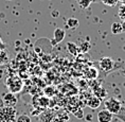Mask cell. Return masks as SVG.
<instances>
[{
  "mask_svg": "<svg viewBox=\"0 0 125 122\" xmlns=\"http://www.w3.org/2000/svg\"><path fill=\"white\" fill-rule=\"evenodd\" d=\"M16 107L4 106L2 109H0V122H14L16 120Z\"/></svg>",
  "mask_w": 125,
  "mask_h": 122,
  "instance_id": "cell-1",
  "label": "cell"
},
{
  "mask_svg": "<svg viewBox=\"0 0 125 122\" xmlns=\"http://www.w3.org/2000/svg\"><path fill=\"white\" fill-rule=\"evenodd\" d=\"M104 105H105V109H107V111L109 112H111L112 115L118 114L119 111H120L121 107H122L121 101H119V100L115 99V98L106 99L105 102H104Z\"/></svg>",
  "mask_w": 125,
  "mask_h": 122,
  "instance_id": "cell-2",
  "label": "cell"
},
{
  "mask_svg": "<svg viewBox=\"0 0 125 122\" xmlns=\"http://www.w3.org/2000/svg\"><path fill=\"white\" fill-rule=\"evenodd\" d=\"M7 86L10 89V92L17 93L22 88V81L17 77H11L7 80Z\"/></svg>",
  "mask_w": 125,
  "mask_h": 122,
  "instance_id": "cell-3",
  "label": "cell"
},
{
  "mask_svg": "<svg viewBox=\"0 0 125 122\" xmlns=\"http://www.w3.org/2000/svg\"><path fill=\"white\" fill-rule=\"evenodd\" d=\"M100 64V68L105 71V72H109L110 70H112L115 68V62L111 57H108V56H104L99 61Z\"/></svg>",
  "mask_w": 125,
  "mask_h": 122,
  "instance_id": "cell-4",
  "label": "cell"
},
{
  "mask_svg": "<svg viewBox=\"0 0 125 122\" xmlns=\"http://www.w3.org/2000/svg\"><path fill=\"white\" fill-rule=\"evenodd\" d=\"M2 100H3L4 106H9V107H15L18 103V97L16 96V93H13V92L5 93L2 97Z\"/></svg>",
  "mask_w": 125,
  "mask_h": 122,
  "instance_id": "cell-5",
  "label": "cell"
},
{
  "mask_svg": "<svg viewBox=\"0 0 125 122\" xmlns=\"http://www.w3.org/2000/svg\"><path fill=\"white\" fill-rule=\"evenodd\" d=\"M66 37V31L62 30V28H56L53 33V44H59Z\"/></svg>",
  "mask_w": 125,
  "mask_h": 122,
  "instance_id": "cell-6",
  "label": "cell"
},
{
  "mask_svg": "<svg viewBox=\"0 0 125 122\" xmlns=\"http://www.w3.org/2000/svg\"><path fill=\"white\" fill-rule=\"evenodd\" d=\"M98 121L99 122H111L114 115L111 112H109L107 109H102L98 112Z\"/></svg>",
  "mask_w": 125,
  "mask_h": 122,
  "instance_id": "cell-7",
  "label": "cell"
},
{
  "mask_svg": "<svg viewBox=\"0 0 125 122\" xmlns=\"http://www.w3.org/2000/svg\"><path fill=\"white\" fill-rule=\"evenodd\" d=\"M100 104H101V100H100L98 97H95V96L91 97V98L88 99V101H87V105H88L90 108H92V109L98 108L100 106Z\"/></svg>",
  "mask_w": 125,
  "mask_h": 122,
  "instance_id": "cell-8",
  "label": "cell"
},
{
  "mask_svg": "<svg viewBox=\"0 0 125 122\" xmlns=\"http://www.w3.org/2000/svg\"><path fill=\"white\" fill-rule=\"evenodd\" d=\"M80 26V21L74 17H70L68 18L67 21H66V27L68 29H71V30H75L77 27Z\"/></svg>",
  "mask_w": 125,
  "mask_h": 122,
  "instance_id": "cell-9",
  "label": "cell"
},
{
  "mask_svg": "<svg viewBox=\"0 0 125 122\" xmlns=\"http://www.w3.org/2000/svg\"><path fill=\"white\" fill-rule=\"evenodd\" d=\"M85 76L90 80H94L98 78V70L93 67H90L85 71Z\"/></svg>",
  "mask_w": 125,
  "mask_h": 122,
  "instance_id": "cell-10",
  "label": "cell"
},
{
  "mask_svg": "<svg viewBox=\"0 0 125 122\" xmlns=\"http://www.w3.org/2000/svg\"><path fill=\"white\" fill-rule=\"evenodd\" d=\"M111 33L112 34H121L123 33V27L121 22H114L111 24Z\"/></svg>",
  "mask_w": 125,
  "mask_h": 122,
  "instance_id": "cell-11",
  "label": "cell"
},
{
  "mask_svg": "<svg viewBox=\"0 0 125 122\" xmlns=\"http://www.w3.org/2000/svg\"><path fill=\"white\" fill-rule=\"evenodd\" d=\"M67 48L69 50V52L73 55H77L80 52V47H77L75 44H72V43H67Z\"/></svg>",
  "mask_w": 125,
  "mask_h": 122,
  "instance_id": "cell-12",
  "label": "cell"
},
{
  "mask_svg": "<svg viewBox=\"0 0 125 122\" xmlns=\"http://www.w3.org/2000/svg\"><path fill=\"white\" fill-rule=\"evenodd\" d=\"M94 96L98 97V98L101 100L102 98H105L106 97V90L104 88H102V87H99L96 90H94Z\"/></svg>",
  "mask_w": 125,
  "mask_h": 122,
  "instance_id": "cell-13",
  "label": "cell"
},
{
  "mask_svg": "<svg viewBox=\"0 0 125 122\" xmlns=\"http://www.w3.org/2000/svg\"><path fill=\"white\" fill-rule=\"evenodd\" d=\"M43 93H45V96L48 97V98H50V97H53V96L55 95V89H54V87H52V86L46 87L45 90H43Z\"/></svg>",
  "mask_w": 125,
  "mask_h": 122,
  "instance_id": "cell-14",
  "label": "cell"
},
{
  "mask_svg": "<svg viewBox=\"0 0 125 122\" xmlns=\"http://www.w3.org/2000/svg\"><path fill=\"white\" fill-rule=\"evenodd\" d=\"M16 122H32V120H31L30 116H28L26 114H22V115H19L16 118Z\"/></svg>",
  "mask_w": 125,
  "mask_h": 122,
  "instance_id": "cell-15",
  "label": "cell"
},
{
  "mask_svg": "<svg viewBox=\"0 0 125 122\" xmlns=\"http://www.w3.org/2000/svg\"><path fill=\"white\" fill-rule=\"evenodd\" d=\"M115 118L119 119V120H121L122 122H125V107L124 106H122L121 109L119 111L118 114H115Z\"/></svg>",
  "mask_w": 125,
  "mask_h": 122,
  "instance_id": "cell-16",
  "label": "cell"
},
{
  "mask_svg": "<svg viewBox=\"0 0 125 122\" xmlns=\"http://www.w3.org/2000/svg\"><path fill=\"white\" fill-rule=\"evenodd\" d=\"M77 2H79L80 7L82 9H87L92 1H91V0H77Z\"/></svg>",
  "mask_w": 125,
  "mask_h": 122,
  "instance_id": "cell-17",
  "label": "cell"
},
{
  "mask_svg": "<svg viewBox=\"0 0 125 122\" xmlns=\"http://www.w3.org/2000/svg\"><path fill=\"white\" fill-rule=\"evenodd\" d=\"M39 105L42 106V107H47V106L49 105V98L48 97H42V98H39Z\"/></svg>",
  "mask_w": 125,
  "mask_h": 122,
  "instance_id": "cell-18",
  "label": "cell"
},
{
  "mask_svg": "<svg viewBox=\"0 0 125 122\" xmlns=\"http://www.w3.org/2000/svg\"><path fill=\"white\" fill-rule=\"evenodd\" d=\"M119 16H120V18L123 21L125 20V2L119 9Z\"/></svg>",
  "mask_w": 125,
  "mask_h": 122,
  "instance_id": "cell-19",
  "label": "cell"
},
{
  "mask_svg": "<svg viewBox=\"0 0 125 122\" xmlns=\"http://www.w3.org/2000/svg\"><path fill=\"white\" fill-rule=\"evenodd\" d=\"M89 49H90V44L88 42H84L82 44V46L80 47V51L82 52H88Z\"/></svg>",
  "mask_w": 125,
  "mask_h": 122,
  "instance_id": "cell-20",
  "label": "cell"
},
{
  "mask_svg": "<svg viewBox=\"0 0 125 122\" xmlns=\"http://www.w3.org/2000/svg\"><path fill=\"white\" fill-rule=\"evenodd\" d=\"M101 1L103 2V3L107 4V5H110V7H114V5H115V3L119 1V0H101Z\"/></svg>",
  "mask_w": 125,
  "mask_h": 122,
  "instance_id": "cell-21",
  "label": "cell"
},
{
  "mask_svg": "<svg viewBox=\"0 0 125 122\" xmlns=\"http://www.w3.org/2000/svg\"><path fill=\"white\" fill-rule=\"evenodd\" d=\"M4 107V103H3V100H2V98H0V109H2Z\"/></svg>",
  "mask_w": 125,
  "mask_h": 122,
  "instance_id": "cell-22",
  "label": "cell"
},
{
  "mask_svg": "<svg viewBox=\"0 0 125 122\" xmlns=\"http://www.w3.org/2000/svg\"><path fill=\"white\" fill-rule=\"evenodd\" d=\"M58 16V12L57 11H53L52 12V17H57Z\"/></svg>",
  "mask_w": 125,
  "mask_h": 122,
  "instance_id": "cell-23",
  "label": "cell"
},
{
  "mask_svg": "<svg viewBox=\"0 0 125 122\" xmlns=\"http://www.w3.org/2000/svg\"><path fill=\"white\" fill-rule=\"evenodd\" d=\"M4 48H5V45L0 40V49H4Z\"/></svg>",
  "mask_w": 125,
  "mask_h": 122,
  "instance_id": "cell-24",
  "label": "cell"
},
{
  "mask_svg": "<svg viewBox=\"0 0 125 122\" xmlns=\"http://www.w3.org/2000/svg\"><path fill=\"white\" fill-rule=\"evenodd\" d=\"M122 27H123V32H125V20L122 22Z\"/></svg>",
  "mask_w": 125,
  "mask_h": 122,
  "instance_id": "cell-25",
  "label": "cell"
}]
</instances>
